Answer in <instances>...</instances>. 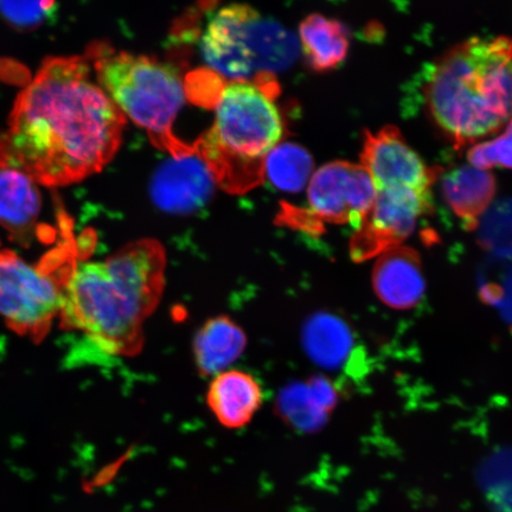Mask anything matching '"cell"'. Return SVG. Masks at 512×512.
<instances>
[{
	"instance_id": "obj_18",
	"label": "cell",
	"mask_w": 512,
	"mask_h": 512,
	"mask_svg": "<svg viewBox=\"0 0 512 512\" xmlns=\"http://www.w3.org/2000/svg\"><path fill=\"white\" fill-rule=\"evenodd\" d=\"M354 347V335L343 319L330 313H318L307 320L304 348L318 366L330 370L342 368L351 361Z\"/></svg>"
},
{
	"instance_id": "obj_9",
	"label": "cell",
	"mask_w": 512,
	"mask_h": 512,
	"mask_svg": "<svg viewBox=\"0 0 512 512\" xmlns=\"http://www.w3.org/2000/svg\"><path fill=\"white\" fill-rule=\"evenodd\" d=\"M431 191L406 188L376 191L373 208L351 241L352 259L364 261L399 247L412 235L422 215L432 213Z\"/></svg>"
},
{
	"instance_id": "obj_5",
	"label": "cell",
	"mask_w": 512,
	"mask_h": 512,
	"mask_svg": "<svg viewBox=\"0 0 512 512\" xmlns=\"http://www.w3.org/2000/svg\"><path fill=\"white\" fill-rule=\"evenodd\" d=\"M86 59L102 91L125 117L149 133L153 144L175 158L196 153L194 145L179 140L174 131L185 100V86L174 67L106 42H94Z\"/></svg>"
},
{
	"instance_id": "obj_3",
	"label": "cell",
	"mask_w": 512,
	"mask_h": 512,
	"mask_svg": "<svg viewBox=\"0 0 512 512\" xmlns=\"http://www.w3.org/2000/svg\"><path fill=\"white\" fill-rule=\"evenodd\" d=\"M427 112L454 149L501 130L512 117V40L473 37L427 68Z\"/></svg>"
},
{
	"instance_id": "obj_6",
	"label": "cell",
	"mask_w": 512,
	"mask_h": 512,
	"mask_svg": "<svg viewBox=\"0 0 512 512\" xmlns=\"http://www.w3.org/2000/svg\"><path fill=\"white\" fill-rule=\"evenodd\" d=\"M299 51L292 31L247 4L216 11L200 38L202 60L230 81L285 72L298 60Z\"/></svg>"
},
{
	"instance_id": "obj_16",
	"label": "cell",
	"mask_w": 512,
	"mask_h": 512,
	"mask_svg": "<svg viewBox=\"0 0 512 512\" xmlns=\"http://www.w3.org/2000/svg\"><path fill=\"white\" fill-rule=\"evenodd\" d=\"M299 40L309 67L331 72L347 60L350 34L342 22L319 14L307 16L299 25Z\"/></svg>"
},
{
	"instance_id": "obj_14",
	"label": "cell",
	"mask_w": 512,
	"mask_h": 512,
	"mask_svg": "<svg viewBox=\"0 0 512 512\" xmlns=\"http://www.w3.org/2000/svg\"><path fill=\"white\" fill-rule=\"evenodd\" d=\"M207 401L222 426L242 428L259 411L262 390L252 375L240 370L222 371L210 383Z\"/></svg>"
},
{
	"instance_id": "obj_19",
	"label": "cell",
	"mask_w": 512,
	"mask_h": 512,
	"mask_svg": "<svg viewBox=\"0 0 512 512\" xmlns=\"http://www.w3.org/2000/svg\"><path fill=\"white\" fill-rule=\"evenodd\" d=\"M313 158L303 146L293 143L279 144L265 159V179L274 188L285 192H300L313 172Z\"/></svg>"
},
{
	"instance_id": "obj_11",
	"label": "cell",
	"mask_w": 512,
	"mask_h": 512,
	"mask_svg": "<svg viewBox=\"0 0 512 512\" xmlns=\"http://www.w3.org/2000/svg\"><path fill=\"white\" fill-rule=\"evenodd\" d=\"M214 185L208 166L197 153L171 157L153 175L151 196L160 209L172 214H189L208 202Z\"/></svg>"
},
{
	"instance_id": "obj_7",
	"label": "cell",
	"mask_w": 512,
	"mask_h": 512,
	"mask_svg": "<svg viewBox=\"0 0 512 512\" xmlns=\"http://www.w3.org/2000/svg\"><path fill=\"white\" fill-rule=\"evenodd\" d=\"M63 240L36 265L0 245V316L11 331L41 343L60 315L64 293L81 260L72 227L63 226Z\"/></svg>"
},
{
	"instance_id": "obj_1",
	"label": "cell",
	"mask_w": 512,
	"mask_h": 512,
	"mask_svg": "<svg viewBox=\"0 0 512 512\" xmlns=\"http://www.w3.org/2000/svg\"><path fill=\"white\" fill-rule=\"evenodd\" d=\"M125 123L86 57H49L17 96L0 132V162L43 187H67L111 162Z\"/></svg>"
},
{
	"instance_id": "obj_8",
	"label": "cell",
	"mask_w": 512,
	"mask_h": 512,
	"mask_svg": "<svg viewBox=\"0 0 512 512\" xmlns=\"http://www.w3.org/2000/svg\"><path fill=\"white\" fill-rule=\"evenodd\" d=\"M376 188L362 165L331 162L320 168L307 188L309 209L287 208L284 219L315 233L323 223H349L361 228L374 206Z\"/></svg>"
},
{
	"instance_id": "obj_4",
	"label": "cell",
	"mask_w": 512,
	"mask_h": 512,
	"mask_svg": "<svg viewBox=\"0 0 512 512\" xmlns=\"http://www.w3.org/2000/svg\"><path fill=\"white\" fill-rule=\"evenodd\" d=\"M272 75L230 81L216 102L214 125L194 145L215 184L242 195L265 181V159L285 133Z\"/></svg>"
},
{
	"instance_id": "obj_17",
	"label": "cell",
	"mask_w": 512,
	"mask_h": 512,
	"mask_svg": "<svg viewBox=\"0 0 512 512\" xmlns=\"http://www.w3.org/2000/svg\"><path fill=\"white\" fill-rule=\"evenodd\" d=\"M246 345L245 331L234 320L226 316L208 320L194 341L198 370L206 376L222 373L238 360Z\"/></svg>"
},
{
	"instance_id": "obj_22",
	"label": "cell",
	"mask_w": 512,
	"mask_h": 512,
	"mask_svg": "<svg viewBox=\"0 0 512 512\" xmlns=\"http://www.w3.org/2000/svg\"><path fill=\"white\" fill-rule=\"evenodd\" d=\"M467 159L477 169H490L494 166L512 169V120L501 137L472 146Z\"/></svg>"
},
{
	"instance_id": "obj_20",
	"label": "cell",
	"mask_w": 512,
	"mask_h": 512,
	"mask_svg": "<svg viewBox=\"0 0 512 512\" xmlns=\"http://www.w3.org/2000/svg\"><path fill=\"white\" fill-rule=\"evenodd\" d=\"M277 411L287 425L305 433L322 430L331 413L309 382L293 383L284 389L278 398Z\"/></svg>"
},
{
	"instance_id": "obj_21",
	"label": "cell",
	"mask_w": 512,
	"mask_h": 512,
	"mask_svg": "<svg viewBox=\"0 0 512 512\" xmlns=\"http://www.w3.org/2000/svg\"><path fill=\"white\" fill-rule=\"evenodd\" d=\"M55 4L56 0H0V15L12 28L30 31L47 21Z\"/></svg>"
},
{
	"instance_id": "obj_12",
	"label": "cell",
	"mask_w": 512,
	"mask_h": 512,
	"mask_svg": "<svg viewBox=\"0 0 512 512\" xmlns=\"http://www.w3.org/2000/svg\"><path fill=\"white\" fill-rule=\"evenodd\" d=\"M373 285L383 304L408 310L425 296L426 281L418 253L395 247L381 255L374 268Z\"/></svg>"
},
{
	"instance_id": "obj_13",
	"label": "cell",
	"mask_w": 512,
	"mask_h": 512,
	"mask_svg": "<svg viewBox=\"0 0 512 512\" xmlns=\"http://www.w3.org/2000/svg\"><path fill=\"white\" fill-rule=\"evenodd\" d=\"M38 187L24 171L0 162V226L23 246L34 239L41 214L42 196Z\"/></svg>"
},
{
	"instance_id": "obj_10",
	"label": "cell",
	"mask_w": 512,
	"mask_h": 512,
	"mask_svg": "<svg viewBox=\"0 0 512 512\" xmlns=\"http://www.w3.org/2000/svg\"><path fill=\"white\" fill-rule=\"evenodd\" d=\"M361 160L376 191L406 188L428 192L440 174L438 169L424 163L395 126L383 127L376 133L367 131Z\"/></svg>"
},
{
	"instance_id": "obj_15",
	"label": "cell",
	"mask_w": 512,
	"mask_h": 512,
	"mask_svg": "<svg viewBox=\"0 0 512 512\" xmlns=\"http://www.w3.org/2000/svg\"><path fill=\"white\" fill-rule=\"evenodd\" d=\"M496 190L495 176L475 166H460L441 178V194L448 208L467 228L477 226L480 215L494 200Z\"/></svg>"
},
{
	"instance_id": "obj_2",
	"label": "cell",
	"mask_w": 512,
	"mask_h": 512,
	"mask_svg": "<svg viewBox=\"0 0 512 512\" xmlns=\"http://www.w3.org/2000/svg\"><path fill=\"white\" fill-rule=\"evenodd\" d=\"M165 270V249L155 239L128 243L102 262H80L64 293L61 328L82 332L106 354L136 356L145 320L162 299Z\"/></svg>"
}]
</instances>
